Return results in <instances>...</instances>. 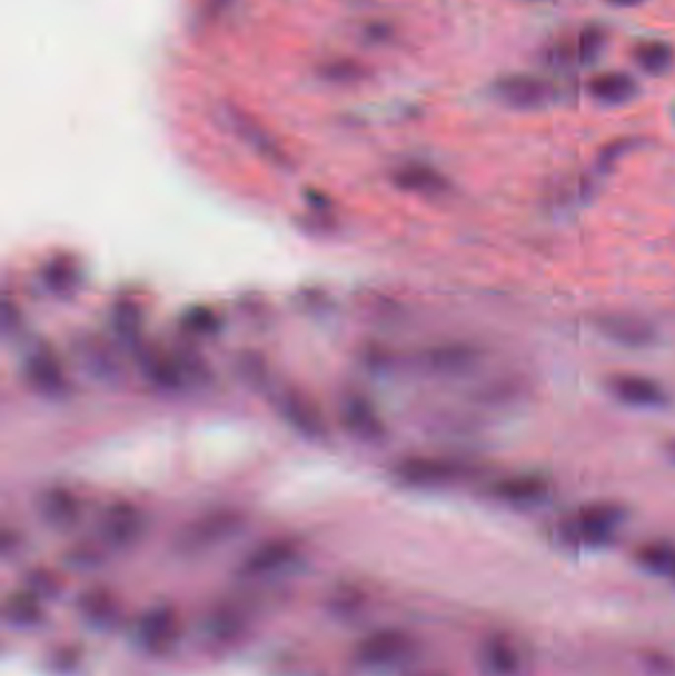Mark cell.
Here are the masks:
<instances>
[{
  "label": "cell",
  "mask_w": 675,
  "mask_h": 676,
  "mask_svg": "<svg viewBox=\"0 0 675 676\" xmlns=\"http://www.w3.org/2000/svg\"><path fill=\"white\" fill-rule=\"evenodd\" d=\"M628 520V510L621 503L596 500L576 508L558 523V538L570 548L600 550L616 540Z\"/></svg>",
  "instance_id": "cell-1"
},
{
  "label": "cell",
  "mask_w": 675,
  "mask_h": 676,
  "mask_svg": "<svg viewBox=\"0 0 675 676\" xmlns=\"http://www.w3.org/2000/svg\"><path fill=\"white\" fill-rule=\"evenodd\" d=\"M484 473L482 463L456 455H410L395 465L398 483L410 489H448Z\"/></svg>",
  "instance_id": "cell-2"
},
{
  "label": "cell",
  "mask_w": 675,
  "mask_h": 676,
  "mask_svg": "<svg viewBox=\"0 0 675 676\" xmlns=\"http://www.w3.org/2000/svg\"><path fill=\"white\" fill-rule=\"evenodd\" d=\"M611 30L600 22H586L568 34L555 36L539 50V62L550 71L585 70L603 58Z\"/></svg>",
  "instance_id": "cell-3"
},
{
  "label": "cell",
  "mask_w": 675,
  "mask_h": 676,
  "mask_svg": "<svg viewBox=\"0 0 675 676\" xmlns=\"http://www.w3.org/2000/svg\"><path fill=\"white\" fill-rule=\"evenodd\" d=\"M489 93L502 106L514 111H540L560 98V88L545 76L529 71H512L497 76L489 86Z\"/></svg>",
  "instance_id": "cell-4"
},
{
  "label": "cell",
  "mask_w": 675,
  "mask_h": 676,
  "mask_svg": "<svg viewBox=\"0 0 675 676\" xmlns=\"http://www.w3.org/2000/svg\"><path fill=\"white\" fill-rule=\"evenodd\" d=\"M244 516L236 510H215L192 520L175 538V550L185 556H195L212 550L240 533Z\"/></svg>",
  "instance_id": "cell-5"
},
{
  "label": "cell",
  "mask_w": 675,
  "mask_h": 676,
  "mask_svg": "<svg viewBox=\"0 0 675 676\" xmlns=\"http://www.w3.org/2000/svg\"><path fill=\"white\" fill-rule=\"evenodd\" d=\"M553 480L539 471H519L492 480L487 493L492 497L515 508H535L553 497Z\"/></svg>",
  "instance_id": "cell-6"
},
{
  "label": "cell",
  "mask_w": 675,
  "mask_h": 676,
  "mask_svg": "<svg viewBox=\"0 0 675 676\" xmlns=\"http://www.w3.org/2000/svg\"><path fill=\"white\" fill-rule=\"evenodd\" d=\"M415 650V640L400 629H380L360 640L355 649V660L365 668L397 667Z\"/></svg>",
  "instance_id": "cell-7"
},
{
  "label": "cell",
  "mask_w": 675,
  "mask_h": 676,
  "mask_svg": "<svg viewBox=\"0 0 675 676\" xmlns=\"http://www.w3.org/2000/svg\"><path fill=\"white\" fill-rule=\"evenodd\" d=\"M606 390L622 406L634 409H664L669 406V394L664 384L636 372H614L606 378Z\"/></svg>",
  "instance_id": "cell-8"
},
{
  "label": "cell",
  "mask_w": 675,
  "mask_h": 676,
  "mask_svg": "<svg viewBox=\"0 0 675 676\" xmlns=\"http://www.w3.org/2000/svg\"><path fill=\"white\" fill-rule=\"evenodd\" d=\"M276 408L281 419L288 424L294 431L307 439H324L327 436V424H325L321 409L307 398L306 394L296 390H281L274 396Z\"/></svg>",
  "instance_id": "cell-9"
},
{
  "label": "cell",
  "mask_w": 675,
  "mask_h": 676,
  "mask_svg": "<svg viewBox=\"0 0 675 676\" xmlns=\"http://www.w3.org/2000/svg\"><path fill=\"white\" fill-rule=\"evenodd\" d=\"M298 560V544L278 538L250 551L240 566V576L246 579L274 578L286 574Z\"/></svg>",
  "instance_id": "cell-10"
},
{
  "label": "cell",
  "mask_w": 675,
  "mask_h": 676,
  "mask_svg": "<svg viewBox=\"0 0 675 676\" xmlns=\"http://www.w3.org/2000/svg\"><path fill=\"white\" fill-rule=\"evenodd\" d=\"M145 515L133 503H113L100 520V536L111 548H129L141 540L145 533Z\"/></svg>",
  "instance_id": "cell-11"
},
{
  "label": "cell",
  "mask_w": 675,
  "mask_h": 676,
  "mask_svg": "<svg viewBox=\"0 0 675 676\" xmlns=\"http://www.w3.org/2000/svg\"><path fill=\"white\" fill-rule=\"evenodd\" d=\"M595 325L604 338L624 348H648L657 340L656 327L632 312H604Z\"/></svg>",
  "instance_id": "cell-12"
},
{
  "label": "cell",
  "mask_w": 675,
  "mask_h": 676,
  "mask_svg": "<svg viewBox=\"0 0 675 676\" xmlns=\"http://www.w3.org/2000/svg\"><path fill=\"white\" fill-rule=\"evenodd\" d=\"M345 429L363 444H378L387 436V427L377 408L360 394H347L339 404Z\"/></svg>",
  "instance_id": "cell-13"
},
{
  "label": "cell",
  "mask_w": 675,
  "mask_h": 676,
  "mask_svg": "<svg viewBox=\"0 0 675 676\" xmlns=\"http://www.w3.org/2000/svg\"><path fill=\"white\" fill-rule=\"evenodd\" d=\"M137 640L145 650L162 655L175 647L179 639V619L169 607H153L137 623Z\"/></svg>",
  "instance_id": "cell-14"
},
{
  "label": "cell",
  "mask_w": 675,
  "mask_h": 676,
  "mask_svg": "<svg viewBox=\"0 0 675 676\" xmlns=\"http://www.w3.org/2000/svg\"><path fill=\"white\" fill-rule=\"evenodd\" d=\"M586 93L595 103L604 107L628 106L642 93L638 80L621 70L598 71L586 81Z\"/></svg>",
  "instance_id": "cell-15"
},
{
  "label": "cell",
  "mask_w": 675,
  "mask_h": 676,
  "mask_svg": "<svg viewBox=\"0 0 675 676\" xmlns=\"http://www.w3.org/2000/svg\"><path fill=\"white\" fill-rule=\"evenodd\" d=\"M24 374L30 386L46 398H62L68 390L62 362L48 348H37L28 355Z\"/></svg>",
  "instance_id": "cell-16"
},
{
  "label": "cell",
  "mask_w": 675,
  "mask_h": 676,
  "mask_svg": "<svg viewBox=\"0 0 675 676\" xmlns=\"http://www.w3.org/2000/svg\"><path fill=\"white\" fill-rule=\"evenodd\" d=\"M482 360V350L471 342L451 340L444 345L428 348L423 355V365L426 370L440 376H459L476 368Z\"/></svg>",
  "instance_id": "cell-17"
},
{
  "label": "cell",
  "mask_w": 675,
  "mask_h": 676,
  "mask_svg": "<svg viewBox=\"0 0 675 676\" xmlns=\"http://www.w3.org/2000/svg\"><path fill=\"white\" fill-rule=\"evenodd\" d=\"M38 515L56 530H68L78 525L81 516L80 498L66 487H48L38 495Z\"/></svg>",
  "instance_id": "cell-18"
},
{
  "label": "cell",
  "mask_w": 675,
  "mask_h": 676,
  "mask_svg": "<svg viewBox=\"0 0 675 676\" xmlns=\"http://www.w3.org/2000/svg\"><path fill=\"white\" fill-rule=\"evenodd\" d=\"M81 366L98 382H118L121 376L118 356L106 345L100 337H83L76 347Z\"/></svg>",
  "instance_id": "cell-19"
},
{
  "label": "cell",
  "mask_w": 675,
  "mask_h": 676,
  "mask_svg": "<svg viewBox=\"0 0 675 676\" xmlns=\"http://www.w3.org/2000/svg\"><path fill=\"white\" fill-rule=\"evenodd\" d=\"M631 60L644 76L664 78L675 68V46L659 38H642L632 44Z\"/></svg>",
  "instance_id": "cell-20"
},
{
  "label": "cell",
  "mask_w": 675,
  "mask_h": 676,
  "mask_svg": "<svg viewBox=\"0 0 675 676\" xmlns=\"http://www.w3.org/2000/svg\"><path fill=\"white\" fill-rule=\"evenodd\" d=\"M479 665L486 676H515L522 667L519 650L505 635H492L479 649Z\"/></svg>",
  "instance_id": "cell-21"
},
{
  "label": "cell",
  "mask_w": 675,
  "mask_h": 676,
  "mask_svg": "<svg viewBox=\"0 0 675 676\" xmlns=\"http://www.w3.org/2000/svg\"><path fill=\"white\" fill-rule=\"evenodd\" d=\"M395 185L405 192L430 196V198L450 192L448 177H444L440 170L428 167V165H406L403 169H398L395 175Z\"/></svg>",
  "instance_id": "cell-22"
},
{
  "label": "cell",
  "mask_w": 675,
  "mask_h": 676,
  "mask_svg": "<svg viewBox=\"0 0 675 676\" xmlns=\"http://www.w3.org/2000/svg\"><path fill=\"white\" fill-rule=\"evenodd\" d=\"M139 366H141L145 378L161 390H180L182 386H187L177 356L169 358V356L159 355V352L145 350V352H141Z\"/></svg>",
  "instance_id": "cell-23"
},
{
  "label": "cell",
  "mask_w": 675,
  "mask_h": 676,
  "mask_svg": "<svg viewBox=\"0 0 675 676\" xmlns=\"http://www.w3.org/2000/svg\"><path fill=\"white\" fill-rule=\"evenodd\" d=\"M636 561L642 569H646L649 574L657 576H666L675 568V546L667 540H652V543L642 544L636 550Z\"/></svg>",
  "instance_id": "cell-24"
},
{
  "label": "cell",
  "mask_w": 675,
  "mask_h": 676,
  "mask_svg": "<svg viewBox=\"0 0 675 676\" xmlns=\"http://www.w3.org/2000/svg\"><path fill=\"white\" fill-rule=\"evenodd\" d=\"M4 614H7V619L12 625L30 627V625H37L40 622L42 605H40V599L34 592H19V594H12L7 599Z\"/></svg>",
  "instance_id": "cell-25"
},
{
  "label": "cell",
  "mask_w": 675,
  "mask_h": 676,
  "mask_svg": "<svg viewBox=\"0 0 675 676\" xmlns=\"http://www.w3.org/2000/svg\"><path fill=\"white\" fill-rule=\"evenodd\" d=\"M80 271L70 259H54L44 271V284L52 294L68 297L78 289Z\"/></svg>",
  "instance_id": "cell-26"
},
{
  "label": "cell",
  "mask_w": 675,
  "mask_h": 676,
  "mask_svg": "<svg viewBox=\"0 0 675 676\" xmlns=\"http://www.w3.org/2000/svg\"><path fill=\"white\" fill-rule=\"evenodd\" d=\"M238 372L242 376L244 382L250 384L256 390H270V368L266 365V360L256 352H246V355L240 356Z\"/></svg>",
  "instance_id": "cell-27"
},
{
  "label": "cell",
  "mask_w": 675,
  "mask_h": 676,
  "mask_svg": "<svg viewBox=\"0 0 675 676\" xmlns=\"http://www.w3.org/2000/svg\"><path fill=\"white\" fill-rule=\"evenodd\" d=\"M141 312L131 302H121L113 311V327L119 338H123L129 345H133L141 337Z\"/></svg>",
  "instance_id": "cell-28"
},
{
  "label": "cell",
  "mask_w": 675,
  "mask_h": 676,
  "mask_svg": "<svg viewBox=\"0 0 675 676\" xmlns=\"http://www.w3.org/2000/svg\"><path fill=\"white\" fill-rule=\"evenodd\" d=\"M182 327L189 330L190 335L210 337V335H217L220 330V317L208 307H195L185 315Z\"/></svg>",
  "instance_id": "cell-29"
},
{
  "label": "cell",
  "mask_w": 675,
  "mask_h": 676,
  "mask_svg": "<svg viewBox=\"0 0 675 676\" xmlns=\"http://www.w3.org/2000/svg\"><path fill=\"white\" fill-rule=\"evenodd\" d=\"M634 147H636L634 139H616V141L608 142L603 151H600V155H598L596 167H598V170H603V172H608V170L613 169L614 162L621 160Z\"/></svg>",
  "instance_id": "cell-30"
},
{
  "label": "cell",
  "mask_w": 675,
  "mask_h": 676,
  "mask_svg": "<svg viewBox=\"0 0 675 676\" xmlns=\"http://www.w3.org/2000/svg\"><path fill=\"white\" fill-rule=\"evenodd\" d=\"M111 602L108 596H101L98 592H93L90 596L83 597V612L88 617H91L93 622H108L109 614H111Z\"/></svg>",
  "instance_id": "cell-31"
},
{
  "label": "cell",
  "mask_w": 675,
  "mask_h": 676,
  "mask_svg": "<svg viewBox=\"0 0 675 676\" xmlns=\"http://www.w3.org/2000/svg\"><path fill=\"white\" fill-rule=\"evenodd\" d=\"M604 2L616 9H636V7H642L646 0H604Z\"/></svg>",
  "instance_id": "cell-32"
},
{
  "label": "cell",
  "mask_w": 675,
  "mask_h": 676,
  "mask_svg": "<svg viewBox=\"0 0 675 676\" xmlns=\"http://www.w3.org/2000/svg\"><path fill=\"white\" fill-rule=\"evenodd\" d=\"M664 454H666L667 461L675 465V436L667 439L666 445H664Z\"/></svg>",
  "instance_id": "cell-33"
},
{
  "label": "cell",
  "mask_w": 675,
  "mask_h": 676,
  "mask_svg": "<svg viewBox=\"0 0 675 676\" xmlns=\"http://www.w3.org/2000/svg\"><path fill=\"white\" fill-rule=\"evenodd\" d=\"M529 2H540V0H529Z\"/></svg>",
  "instance_id": "cell-34"
},
{
  "label": "cell",
  "mask_w": 675,
  "mask_h": 676,
  "mask_svg": "<svg viewBox=\"0 0 675 676\" xmlns=\"http://www.w3.org/2000/svg\"><path fill=\"white\" fill-rule=\"evenodd\" d=\"M672 576H674V579H675V568H674V571H672Z\"/></svg>",
  "instance_id": "cell-35"
}]
</instances>
